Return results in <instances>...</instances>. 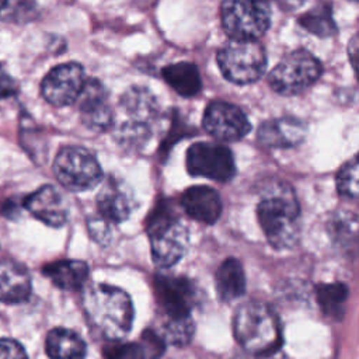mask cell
Wrapping results in <instances>:
<instances>
[{"label": "cell", "instance_id": "cell-6", "mask_svg": "<svg viewBox=\"0 0 359 359\" xmlns=\"http://www.w3.org/2000/svg\"><path fill=\"white\" fill-rule=\"evenodd\" d=\"M220 21L236 41H255L271 27V7L265 0H223Z\"/></svg>", "mask_w": 359, "mask_h": 359}, {"label": "cell", "instance_id": "cell-25", "mask_svg": "<svg viewBox=\"0 0 359 359\" xmlns=\"http://www.w3.org/2000/svg\"><path fill=\"white\" fill-rule=\"evenodd\" d=\"M348 289L344 283H323L317 286V302L323 313L334 320H341L345 313Z\"/></svg>", "mask_w": 359, "mask_h": 359}, {"label": "cell", "instance_id": "cell-21", "mask_svg": "<svg viewBox=\"0 0 359 359\" xmlns=\"http://www.w3.org/2000/svg\"><path fill=\"white\" fill-rule=\"evenodd\" d=\"M161 76L164 81L182 97H194L202 88L199 70L191 62H177L167 65L163 67Z\"/></svg>", "mask_w": 359, "mask_h": 359}, {"label": "cell", "instance_id": "cell-19", "mask_svg": "<svg viewBox=\"0 0 359 359\" xmlns=\"http://www.w3.org/2000/svg\"><path fill=\"white\" fill-rule=\"evenodd\" d=\"M31 294V276L24 265L4 259L0 261V302L7 304L22 303Z\"/></svg>", "mask_w": 359, "mask_h": 359}, {"label": "cell", "instance_id": "cell-24", "mask_svg": "<svg viewBox=\"0 0 359 359\" xmlns=\"http://www.w3.org/2000/svg\"><path fill=\"white\" fill-rule=\"evenodd\" d=\"M299 24L309 32L328 38L337 32V24L332 17V8L328 3H320L299 17Z\"/></svg>", "mask_w": 359, "mask_h": 359}, {"label": "cell", "instance_id": "cell-26", "mask_svg": "<svg viewBox=\"0 0 359 359\" xmlns=\"http://www.w3.org/2000/svg\"><path fill=\"white\" fill-rule=\"evenodd\" d=\"M165 344L185 345L191 341L194 334V321L191 317L170 318L164 317L160 332H157Z\"/></svg>", "mask_w": 359, "mask_h": 359}, {"label": "cell", "instance_id": "cell-34", "mask_svg": "<svg viewBox=\"0 0 359 359\" xmlns=\"http://www.w3.org/2000/svg\"><path fill=\"white\" fill-rule=\"evenodd\" d=\"M7 6V0H0V10H3Z\"/></svg>", "mask_w": 359, "mask_h": 359}, {"label": "cell", "instance_id": "cell-18", "mask_svg": "<svg viewBox=\"0 0 359 359\" xmlns=\"http://www.w3.org/2000/svg\"><path fill=\"white\" fill-rule=\"evenodd\" d=\"M181 206L189 217L205 224H213L222 213L219 192L206 185H195L185 189L181 196Z\"/></svg>", "mask_w": 359, "mask_h": 359}, {"label": "cell", "instance_id": "cell-1", "mask_svg": "<svg viewBox=\"0 0 359 359\" xmlns=\"http://www.w3.org/2000/svg\"><path fill=\"white\" fill-rule=\"evenodd\" d=\"M160 119L154 94L142 86L129 87L112 114V136L125 150H139L153 137Z\"/></svg>", "mask_w": 359, "mask_h": 359}, {"label": "cell", "instance_id": "cell-5", "mask_svg": "<svg viewBox=\"0 0 359 359\" xmlns=\"http://www.w3.org/2000/svg\"><path fill=\"white\" fill-rule=\"evenodd\" d=\"M151 257L156 265L168 268L177 264L188 245V230L168 201H160L146 220Z\"/></svg>", "mask_w": 359, "mask_h": 359}, {"label": "cell", "instance_id": "cell-15", "mask_svg": "<svg viewBox=\"0 0 359 359\" xmlns=\"http://www.w3.org/2000/svg\"><path fill=\"white\" fill-rule=\"evenodd\" d=\"M98 216L112 223H121L126 220L135 208V195L130 187L121 178L109 175L95 199Z\"/></svg>", "mask_w": 359, "mask_h": 359}, {"label": "cell", "instance_id": "cell-16", "mask_svg": "<svg viewBox=\"0 0 359 359\" xmlns=\"http://www.w3.org/2000/svg\"><path fill=\"white\" fill-rule=\"evenodd\" d=\"M22 205L34 217L50 227H60L67 222V199L52 185L38 188L22 201Z\"/></svg>", "mask_w": 359, "mask_h": 359}, {"label": "cell", "instance_id": "cell-31", "mask_svg": "<svg viewBox=\"0 0 359 359\" xmlns=\"http://www.w3.org/2000/svg\"><path fill=\"white\" fill-rule=\"evenodd\" d=\"M88 231L94 240L98 243H105L109 238V223L100 216L91 217L88 219Z\"/></svg>", "mask_w": 359, "mask_h": 359}, {"label": "cell", "instance_id": "cell-30", "mask_svg": "<svg viewBox=\"0 0 359 359\" xmlns=\"http://www.w3.org/2000/svg\"><path fill=\"white\" fill-rule=\"evenodd\" d=\"M0 359H28V356L20 342L0 338Z\"/></svg>", "mask_w": 359, "mask_h": 359}, {"label": "cell", "instance_id": "cell-32", "mask_svg": "<svg viewBox=\"0 0 359 359\" xmlns=\"http://www.w3.org/2000/svg\"><path fill=\"white\" fill-rule=\"evenodd\" d=\"M17 91H18V86H17L15 80L0 65V100L13 97Z\"/></svg>", "mask_w": 359, "mask_h": 359}, {"label": "cell", "instance_id": "cell-14", "mask_svg": "<svg viewBox=\"0 0 359 359\" xmlns=\"http://www.w3.org/2000/svg\"><path fill=\"white\" fill-rule=\"evenodd\" d=\"M81 122L93 130H107L112 123L114 108L104 84L97 79H86L76 100Z\"/></svg>", "mask_w": 359, "mask_h": 359}, {"label": "cell", "instance_id": "cell-9", "mask_svg": "<svg viewBox=\"0 0 359 359\" xmlns=\"http://www.w3.org/2000/svg\"><path fill=\"white\" fill-rule=\"evenodd\" d=\"M52 168L56 180L73 192L91 189L102 178V170L97 157L81 146L62 147L55 157Z\"/></svg>", "mask_w": 359, "mask_h": 359}, {"label": "cell", "instance_id": "cell-4", "mask_svg": "<svg viewBox=\"0 0 359 359\" xmlns=\"http://www.w3.org/2000/svg\"><path fill=\"white\" fill-rule=\"evenodd\" d=\"M233 328L238 344L255 356H271L282 345L279 318L262 302L250 300L238 306Z\"/></svg>", "mask_w": 359, "mask_h": 359}, {"label": "cell", "instance_id": "cell-20", "mask_svg": "<svg viewBox=\"0 0 359 359\" xmlns=\"http://www.w3.org/2000/svg\"><path fill=\"white\" fill-rule=\"evenodd\" d=\"M42 272L56 287L62 290H79L86 285L90 269L83 261L60 259L45 265Z\"/></svg>", "mask_w": 359, "mask_h": 359}, {"label": "cell", "instance_id": "cell-22", "mask_svg": "<svg viewBox=\"0 0 359 359\" xmlns=\"http://www.w3.org/2000/svg\"><path fill=\"white\" fill-rule=\"evenodd\" d=\"M45 349L50 359H84L86 344L72 330L53 328L48 332Z\"/></svg>", "mask_w": 359, "mask_h": 359}, {"label": "cell", "instance_id": "cell-3", "mask_svg": "<svg viewBox=\"0 0 359 359\" xmlns=\"http://www.w3.org/2000/svg\"><path fill=\"white\" fill-rule=\"evenodd\" d=\"M83 307L90 327L105 339L119 341L132 327V300L116 286L97 283L88 287L83 297Z\"/></svg>", "mask_w": 359, "mask_h": 359}, {"label": "cell", "instance_id": "cell-23", "mask_svg": "<svg viewBox=\"0 0 359 359\" xmlns=\"http://www.w3.org/2000/svg\"><path fill=\"white\" fill-rule=\"evenodd\" d=\"M216 286L222 300L231 302L245 292V275L243 265L236 258L224 259L216 273Z\"/></svg>", "mask_w": 359, "mask_h": 359}, {"label": "cell", "instance_id": "cell-8", "mask_svg": "<svg viewBox=\"0 0 359 359\" xmlns=\"http://www.w3.org/2000/svg\"><path fill=\"white\" fill-rule=\"evenodd\" d=\"M217 65L229 81L251 84L264 74L266 55L258 41L231 39L219 49Z\"/></svg>", "mask_w": 359, "mask_h": 359}, {"label": "cell", "instance_id": "cell-13", "mask_svg": "<svg viewBox=\"0 0 359 359\" xmlns=\"http://www.w3.org/2000/svg\"><path fill=\"white\" fill-rule=\"evenodd\" d=\"M202 123L205 130L219 140H240L251 129L244 111L226 101H212L205 109Z\"/></svg>", "mask_w": 359, "mask_h": 359}, {"label": "cell", "instance_id": "cell-10", "mask_svg": "<svg viewBox=\"0 0 359 359\" xmlns=\"http://www.w3.org/2000/svg\"><path fill=\"white\" fill-rule=\"evenodd\" d=\"M189 175L219 182L230 181L236 174V163L229 147L215 142H196L187 151Z\"/></svg>", "mask_w": 359, "mask_h": 359}, {"label": "cell", "instance_id": "cell-17", "mask_svg": "<svg viewBox=\"0 0 359 359\" xmlns=\"http://www.w3.org/2000/svg\"><path fill=\"white\" fill-rule=\"evenodd\" d=\"M306 123L294 116L268 119L261 123L257 139L265 147L289 149L300 144L306 137Z\"/></svg>", "mask_w": 359, "mask_h": 359}, {"label": "cell", "instance_id": "cell-28", "mask_svg": "<svg viewBox=\"0 0 359 359\" xmlns=\"http://www.w3.org/2000/svg\"><path fill=\"white\" fill-rule=\"evenodd\" d=\"M139 345L142 346L146 359H158L164 352L165 342L156 331L147 330L142 334Z\"/></svg>", "mask_w": 359, "mask_h": 359}, {"label": "cell", "instance_id": "cell-2", "mask_svg": "<svg viewBox=\"0 0 359 359\" xmlns=\"http://www.w3.org/2000/svg\"><path fill=\"white\" fill-rule=\"evenodd\" d=\"M259 226L268 243L278 248L293 247L300 234V209L293 189L285 182L266 187L257 206Z\"/></svg>", "mask_w": 359, "mask_h": 359}, {"label": "cell", "instance_id": "cell-29", "mask_svg": "<svg viewBox=\"0 0 359 359\" xmlns=\"http://www.w3.org/2000/svg\"><path fill=\"white\" fill-rule=\"evenodd\" d=\"M105 359H146V356L139 342H128L109 346L105 351Z\"/></svg>", "mask_w": 359, "mask_h": 359}, {"label": "cell", "instance_id": "cell-27", "mask_svg": "<svg viewBox=\"0 0 359 359\" xmlns=\"http://www.w3.org/2000/svg\"><path fill=\"white\" fill-rule=\"evenodd\" d=\"M337 189L341 195L355 199L358 196V163L356 157L346 161L337 172Z\"/></svg>", "mask_w": 359, "mask_h": 359}, {"label": "cell", "instance_id": "cell-12", "mask_svg": "<svg viewBox=\"0 0 359 359\" xmlns=\"http://www.w3.org/2000/svg\"><path fill=\"white\" fill-rule=\"evenodd\" d=\"M86 74L81 65L69 62L50 69L41 84L42 97L55 107H66L79 98Z\"/></svg>", "mask_w": 359, "mask_h": 359}, {"label": "cell", "instance_id": "cell-11", "mask_svg": "<svg viewBox=\"0 0 359 359\" xmlns=\"http://www.w3.org/2000/svg\"><path fill=\"white\" fill-rule=\"evenodd\" d=\"M154 292L163 317H191V311L196 303V287L189 279L158 275L154 279Z\"/></svg>", "mask_w": 359, "mask_h": 359}, {"label": "cell", "instance_id": "cell-7", "mask_svg": "<svg viewBox=\"0 0 359 359\" xmlns=\"http://www.w3.org/2000/svg\"><path fill=\"white\" fill-rule=\"evenodd\" d=\"M321 73V62L309 50L297 49L280 59L268 74V83L280 95H296L311 87Z\"/></svg>", "mask_w": 359, "mask_h": 359}, {"label": "cell", "instance_id": "cell-33", "mask_svg": "<svg viewBox=\"0 0 359 359\" xmlns=\"http://www.w3.org/2000/svg\"><path fill=\"white\" fill-rule=\"evenodd\" d=\"M279 6L282 7H287V8H296L299 7V4L303 1V0H275Z\"/></svg>", "mask_w": 359, "mask_h": 359}]
</instances>
